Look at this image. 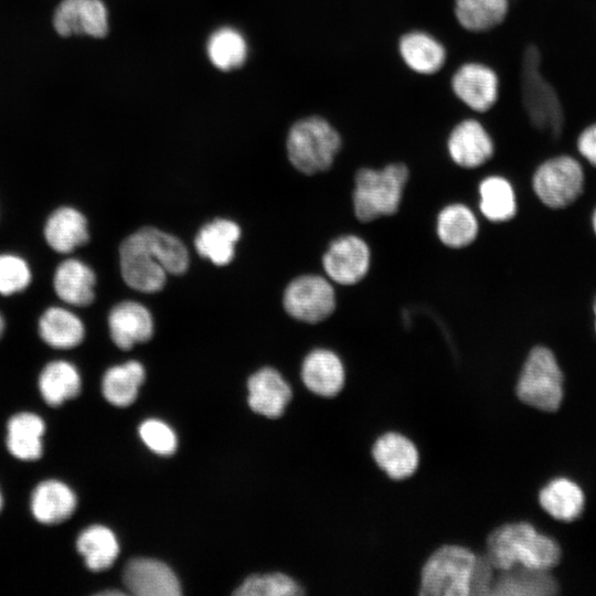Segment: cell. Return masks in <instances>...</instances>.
I'll use <instances>...</instances> for the list:
<instances>
[{
	"label": "cell",
	"mask_w": 596,
	"mask_h": 596,
	"mask_svg": "<svg viewBox=\"0 0 596 596\" xmlns=\"http://www.w3.org/2000/svg\"><path fill=\"white\" fill-rule=\"evenodd\" d=\"M593 312H594V329H595V333H596V297L593 301Z\"/></svg>",
	"instance_id": "obj_42"
},
{
	"label": "cell",
	"mask_w": 596,
	"mask_h": 596,
	"mask_svg": "<svg viewBox=\"0 0 596 596\" xmlns=\"http://www.w3.org/2000/svg\"><path fill=\"white\" fill-rule=\"evenodd\" d=\"M145 369L138 361L109 368L102 380V392L110 404L125 407L135 402L145 380Z\"/></svg>",
	"instance_id": "obj_31"
},
{
	"label": "cell",
	"mask_w": 596,
	"mask_h": 596,
	"mask_svg": "<svg viewBox=\"0 0 596 596\" xmlns=\"http://www.w3.org/2000/svg\"><path fill=\"white\" fill-rule=\"evenodd\" d=\"M53 284L58 298L68 305L84 307L95 298V273L82 260L70 258L62 262L55 270Z\"/></svg>",
	"instance_id": "obj_21"
},
{
	"label": "cell",
	"mask_w": 596,
	"mask_h": 596,
	"mask_svg": "<svg viewBox=\"0 0 596 596\" xmlns=\"http://www.w3.org/2000/svg\"><path fill=\"white\" fill-rule=\"evenodd\" d=\"M371 456L376 467L392 480L409 478L419 464L416 444L396 430L379 435L372 444Z\"/></svg>",
	"instance_id": "obj_12"
},
{
	"label": "cell",
	"mask_w": 596,
	"mask_h": 596,
	"mask_svg": "<svg viewBox=\"0 0 596 596\" xmlns=\"http://www.w3.org/2000/svg\"><path fill=\"white\" fill-rule=\"evenodd\" d=\"M45 423L36 414L21 412L13 415L7 425V448L17 459L33 461L43 454Z\"/></svg>",
	"instance_id": "obj_22"
},
{
	"label": "cell",
	"mask_w": 596,
	"mask_h": 596,
	"mask_svg": "<svg viewBox=\"0 0 596 596\" xmlns=\"http://www.w3.org/2000/svg\"><path fill=\"white\" fill-rule=\"evenodd\" d=\"M585 175L578 160L561 155L542 162L532 177V189L547 207L564 209L584 190Z\"/></svg>",
	"instance_id": "obj_7"
},
{
	"label": "cell",
	"mask_w": 596,
	"mask_h": 596,
	"mask_svg": "<svg viewBox=\"0 0 596 596\" xmlns=\"http://www.w3.org/2000/svg\"><path fill=\"white\" fill-rule=\"evenodd\" d=\"M41 339L55 349H72L84 339L85 328L82 320L68 309L50 307L39 320Z\"/></svg>",
	"instance_id": "obj_26"
},
{
	"label": "cell",
	"mask_w": 596,
	"mask_h": 596,
	"mask_svg": "<svg viewBox=\"0 0 596 596\" xmlns=\"http://www.w3.org/2000/svg\"><path fill=\"white\" fill-rule=\"evenodd\" d=\"M241 237L240 226L227 219H215L198 232L194 245L202 257L217 266H225L235 255V244Z\"/></svg>",
	"instance_id": "obj_23"
},
{
	"label": "cell",
	"mask_w": 596,
	"mask_h": 596,
	"mask_svg": "<svg viewBox=\"0 0 596 596\" xmlns=\"http://www.w3.org/2000/svg\"><path fill=\"white\" fill-rule=\"evenodd\" d=\"M3 330H4V320H3V318H2V316L0 313V338H1L2 333H3Z\"/></svg>",
	"instance_id": "obj_43"
},
{
	"label": "cell",
	"mask_w": 596,
	"mask_h": 596,
	"mask_svg": "<svg viewBox=\"0 0 596 596\" xmlns=\"http://www.w3.org/2000/svg\"><path fill=\"white\" fill-rule=\"evenodd\" d=\"M563 372L554 353L546 347L530 350L517 376L514 394L529 408L556 411L563 400Z\"/></svg>",
	"instance_id": "obj_4"
},
{
	"label": "cell",
	"mask_w": 596,
	"mask_h": 596,
	"mask_svg": "<svg viewBox=\"0 0 596 596\" xmlns=\"http://www.w3.org/2000/svg\"><path fill=\"white\" fill-rule=\"evenodd\" d=\"M408 180L402 162L382 169L361 168L354 175L353 209L360 222L368 223L397 212Z\"/></svg>",
	"instance_id": "obj_2"
},
{
	"label": "cell",
	"mask_w": 596,
	"mask_h": 596,
	"mask_svg": "<svg viewBox=\"0 0 596 596\" xmlns=\"http://www.w3.org/2000/svg\"><path fill=\"white\" fill-rule=\"evenodd\" d=\"M119 265L124 281L135 290L157 292L166 285L168 273L143 227L120 244Z\"/></svg>",
	"instance_id": "obj_8"
},
{
	"label": "cell",
	"mask_w": 596,
	"mask_h": 596,
	"mask_svg": "<svg viewBox=\"0 0 596 596\" xmlns=\"http://www.w3.org/2000/svg\"><path fill=\"white\" fill-rule=\"evenodd\" d=\"M287 156L301 173L312 175L328 170L341 148V137L318 116L296 121L287 136Z\"/></svg>",
	"instance_id": "obj_5"
},
{
	"label": "cell",
	"mask_w": 596,
	"mask_h": 596,
	"mask_svg": "<svg viewBox=\"0 0 596 596\" xmlns=\"http://www.w3.org/2000/svg\"><path fill=\"white\" fill-rule=\"evenodd\" d=\"M44 236L51 248L57 253H70L88 241L87 221L74 207H58L49 216Z\"/></svg>",
	"instance_id": "obj_24"
},
{
	"label": "cell",
	"mask_w": 596,
	"mask_h": 596,
	"mask_svg": "<svg viewBox=\"0 0 596 596\" xmlns=\"http://www.w3.org/2000/svg\"><path fill=\"white\" fill-rule=\"evenodd\" d=\"M370 262L368 244L353 234L336 238L322 257V266L328 277L343 286L362 280L370 268Z\"/></svg>",
	"instance_id": "obj_10"
},
{
	"label": "cell",
	"mask_w": 596,
	"mask_h": 596,
	"mask_svg": "<svg viewBox=\"0 0 596 596\" xmlns=\"http://www.w3.org/2000/svg\"><path fill=\"white\" fill-rule=\"evenodd\" d=\"M283 304L286 312L296 320L318 323L334 311L336 292L324 277L302 275L287 285Z\"/></svg>",
	"instance_id": "obj_9"
},
{
	"label": "cell",
	"mask_w": 596,
	"mask_h": 596,
	"mask_svg": "<svg viewBox=\"0 0 596 596\" xmlns=\"http://www.w3.org/2000/svg\"><path fill=\"white\" fill-rule=\"evenodd\" d=\"M400 53L406 65L419 74H433L446 58L444 46L425 32L413 31L400 40Z\"/></svg>",
	"instance_id": "obj_28"
},
{
	"label": "cell",
	"mask_w": 596,
	"mask_h": 596,
	"mask_svg": "<svg viewBox=\"0 0 596 596\" xmlns=\"http://www.w3.org/2000/svg\"><path fill=\"white\" fill-rule=\"evenodd\" d=\"M479 209L492 222L511 220L517 212L515 193L511 183L499 175H491L479 184Z\"/></svg>",
	"instance_id": "obj_32"
},
{
	"label": "cell",
	"mask_w": 596,
	"mask_h": 596,
	"mask_svg": "<svg viewBox=\"0 0 596 596\" xmlns=\"http://www.w3.org/2000/svg\"><path fill=\"white\" fill-rule=\"evenodd\" d=\"M347 370L342 359L332 350L315 349L304 359L301 379L315 395L331 398L345 383Z\"/></svg>",
	"instance_id": "obj_14"
},
{
	"label": "cell",
	"mask_w": 596,
	"mask_h": 596,
	"mask_svg": "<svg viewBox=\"0 0 596 596\" xmlns=\"http://www.w3.org/2000/svg\"><path fill=\"white\" fill-rule=\"evenodd\" d=\"M31 281L28 263L12 254H0V294L9 296L24 290Z\"/></svg>",
	"instance_id": "obj_37"
},
{
	"label": "cell",
	"mask_w": 596,
	"mask_h": 596,
	"mask_svg": "<svg viewBox=\"0 0 596 596\" xmlns=\"http://www.w3.org/2000/svg\"><path fill=\"white\" fill-rule=\"evenodd\" d=\"M38 384L42 398L51 406H60L79 394L82 380L73 363L55 360L42 369Z\"/></svg>",
	"instance_id": "obj_25"
},
{
	"label": "cell",
	"mask_w": 596,
	"mask_h": 596,
	"mask_svg": "<svg viewBox=\"0 0 596 596\" xmlns=\"http://www.w3.org/2000/svg\"><path fill=\"white\" fill-rule=\"evenodd\" d=\"M497 570L490 561L478 553L471 574L469 596H491Z\"/></svg>",
	"instance_id": "obj_39"
},
{
	"label": "cell",
	"mask_w": 596,
	"mask_h": 596,
	"mask_svg": "<svg viewBox=\"0 0 596 596\" xmlns=\"http://www.w3.org/2000/svg\"><path fill=\"white\" fill-rule=\"evenodd\" d=\"M145 230L166 272L172 275L184 274L190 262L184 244L178 237L159 228L145 226Z\"/></svg>",
	"instance_id": "obj_35"
},
{
	"label": "cell",
	"mask_w": 596,
	"mask_h": 596,
	"mask_svg": "<svg viewBox=\"0 0 596 596\" xmlns=\"http://www.w3.org/2000/svg\"><path fill=\"white\" fill-rule=\"evenodd\" d=\"M211 63L221 71L241 67L247 57V44L237 30L225 26L214 31L206 45Z\"/></svg>",
	"instance_id": "obj_34"
},
{
	"label": "cell",
	"mask_w": 596,
	"mask_h": 596,
	"mask_svg": "<svg viewBox=\"0 0 596 596\" xmlns=\"http://www.w3.org/2000/svg\"><path fill=\"white\" fill-rule=\"evenodd\" d=\"M123 581L137 596H179L181 586L172 570L158 560L134 558L124 570Z\"/></svg>",
	"instance_id": "obj_13"
},
{
	"label": "cell",
	"mask_w": 596,
	"mask_h": 596,
	"mask_svg": "<svg viewBox=\"0 0 596 596\" xmlns=\"http://www.w3.org/2000/svg\"><path fill=\"white\" fill-rule=\"evenodd\" d=\"M2 505H3V498H2L1 490H0V511L2 509Z\"/></svg>",
	"instance_id": "obj_44"
},
{
	"label": "cell",
	"mask_w": 596,
	"mask_h": 596,
	"mask_svg": "<svg viewBox=\"0 0 596 596\" xmlns=\"http://www.w3.org/2000/svg\"><path fill=\"white\" fill-rule=\"evenodd\" d=\"M521 95L531 124L557 137L564 126L563 108L555 89L541 73V54L534 45H529L523 52Z\"/></svg>",
	"instance_id": "obj_6"
},
{
	"label": "cell",
	"mask_w": 596,
	"mask_h": 596,
	"mask_svg": "<svg viewBox=\"0 0 596 596\" xmlns=\"http://www.w3.org/2000/svg\"><path fill=\"white\" fill-rule=\"evenodd\" d=\"M584 493L572 480L556 478L539 492V504L550 517L560 521H573L584 508Z\"/></svg>",
	"instance_id": "obj_27"
},
{
	"label": "cell",
	"mask_w": 596,
	"mask_h": 596,
	"mask_svg": "<svg viewBox=\"0 0 596 596\" xmlns=\"http://www.w3.org/2000/svg\"><path fill=\"white\" fill-rule=\"evenodd\" d=\"M592 227H593V231L596 235V206L593 211V214H592Z\"/></svg>",
	"instance_id": "obj_41"
},
{
	"label": "cell",
	"mask_w": 596,
	"mask_h": 596,
	"mask_svg": "<svg viewBox=\"0 0 596 596\" xmlns=\"http://www.w3.org/2000/svg\"><path fill=\"white\" fill-rule=\"evenodd\" d=\"M508 6V0H455V15L466 30L482 32L504 20Z\"/></svg>",
	"instance_id": "obj_33"
},
{
	"label": "cell",
	"mask_w": 596,
	"mask_h": 596,
	"mask_svg": "<svg viewBox=\"0 0 596 596\" xmlns=\"http://www.w3.org/2000/svg\"><path fill=\"white\" fill-rule=\"evenodd\" d=\"M477 556L461 544L437 546L421 567L417 596H469Z\"/></svg>",
	"instance_id": "obj_3"
},
{
	"label": "cell",
	"mask_w": 596,
	"mask_h": 596,
	"mask_svg": "<svg viewBox=\"0 0 596 596\" xmlns=\"http://www.w3.org/2000/svg\"><path fill=\"white\" fill-rule=\"evenodd\" d=\"M76 549L87 568L94 572L109 568L119 554L116 535L110 529L100 524L83 530L76 539Z\"/></svg>",
	"instance_id": "obj_29"
},
{
	"label": "cell",
	"mask_w": 596,
	"mask_h": 596,
	"mask_svg": "<svg viewBox=\"0 0 596 596\" xmlns=\"http://www.w3.org/2000/svg\"><path fill=\"white\" fill-rule=\"evenodd\" d=\"M301 587L281 573L248 576L234 592L238 596H296Z\"/></svg>",
	"instance_id": "obj_36"
},
{
	"label": "cell",
	"mask_w": 596,
	"mask_h": 596,
	"mask_svg": "<svg viewBox=\"0 0 596 596\" xmlns=\"http://www.w3.org/2000/svg\"><path fill=\"white\" fill-rule=\"evenodd\" d=\"M577 149L596 168V124L586 127L577 138Z\"/></svg>",
	"instance_id": "obj_40"
},
{
	"label": "cell",
	"mask_w": 596,
	"mask_h": 596,
	"mask_svg": "<svg viewBox=\"0 0 596 596\" xmlns=\"http://www.w3.org/2000/svg\"><path fill=\"white\" fill-rule=\"evenodd\" d=\"M556 592L550 571L513 566L497 571L491 596H551Z\"/></svg>",
	"instance_id": "obj_20"
},
{
	"label": "cell",
	"mask_w": 596,
	"mask_h": 596,
	"mask_svg": "<svg viewBox=\"0 0 596 596\" xmlns=\"http://www.w3.org/2000/svg\"><path fill=\"white\" fill-rule=\"evenodd\" d=\"M251 408L266 417H279L291 398V389L272 368H264L248 380Z\"/></svg>",
	"instance_id": "obj_19"
},
{
	"label": "cell",
	"mask_w": 596,
	"mask_h": 596,
	"mask_svg": "<svg viewBox=\"0 0 596 596\" xmlns=\"http://www.w3.org/2000/svg\"><path fill=\"white\" fill-rule=\"evenodd\" d=\"M437 236L450 248H462L478 235V221L473 212L461 203L445 206L437 216Z\"/></svg>",
	"instance_id": "obj_30"
},
{
	"label": "cell",
	"mask_w": 596,
	"mask_h": 596,
	"mask_svg": "<svg viewBox=\"0 0 596 596\" xmlns=\"http://www.w3.org/2000/svg\"><path fill=\"white\" fill-rule=\"evenodd\" d=\"M53 26L62 36L104 38L108 12L103 0H62L53 14Z\"/></svg>",
	"instance_id": "obj_11"
},
{
	"label": "cell",
	"mask_w": 596,
	"mask_h": 596,
	"mask_svg": "<svg viewBox=\"0 0 596 596\" xmlns=\"http://www.w3.org/2000/svg\"><path fill=\"white\" fill-rule=\"evenodd\" d=\"M77 507L75 492L65 482L56 479L43 480L32 491L30 509L36 521L58 524L74 513Z\"/></svg>",
	"instance_id": "obj_18"
},
{
	"label": "cell",
	"mask_w": 596,
	"mask_h": 596,
	"mask_svg": "<svg viewBox=\"0 0 596 596\" xmlns=\"http://www.w3.org/2000/svg\"><path fill=\"white\" fill-rule=\"evenodd\" d=\"M139 435L149 449L158 455L169 456L177 449L174 432L159 419H147L139 426Z\"/></svg>",
	"instance_id": "obj_38"
},
{
	"label": "cell",
	"mask_w": 596,
	"mask_h": 596,
	"mask_svg": "<svg viewBox=\"0 0 596 596\" xmlns=\"http://www.w3.org/2000/svg\"><path fill=\"white\" fill-rule=\"evenodd\" d=\"M108 328L113 342L121 350H129L151 339L153 320L143 305L127 300L113 307L108 315Z\"/></svg>",
	"instance_id": "obj_15"
},
{
	"label": "cell",
	"mask_w": 596,
	"mask_h": 596,
	"mask_svg": "<svg viewBox=\"0 0 596 596\" xmlns=\"http://www.w3.org/2000/svg\"><path fill=\"white\" fill-rule=\"evenodd\" d=\"M482 554L497 571L513 566L550 571L561 558L558 544L524 520L502 523L487 536Z\"/></svg>",
	"instance_id": "obj_1"
},
{
	"label": "cell",
	"mask_w": 596,
	"mask_h": 596,
	"mask_svg": "<svg viewBox=\"0 0 596 596\" xmlns=\"http://www.w3.org/2000/svg\"><path fill=\"white\" fill-rule=\"evenodd\" d=\"M451 160L462 168H477L493 155V142L483 126L475 119L459 123L447 141Z\"/></svg>",
	"instance_id": "obj_17"
},
{
	"label": "cell",
	"mask_w": 596,
	"mask_h": 596,
	"mask_svg": "<svg viewBox=\"0 0 596 596\" xmlns=\"http://www.w3.org/2000/svg\"><path fill=\"white\" fill-rule=\"evenodd\" d=\"M456 96L476 111L490 109L498 96V77L488 66L468 63L460 66L451 79Z\"/></svg>",
	"instance_id": "obj_16"
}]
</instances>
